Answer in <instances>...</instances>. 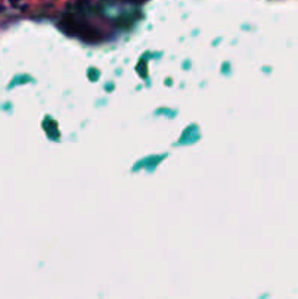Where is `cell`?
I'll return each instance as SVG.
<instances>
[{
  "label": "cell",
  "mask_w": 298,
  "mask_h": 299,
  "mask_svg": "<svg viewBox=\"0 0 298 299\" xmlns=\"http://www.w3.org/2000/svg\"><path fill=\"white\" fill-rule=\"evenodd\" d=\"M18 1H19V0H10V3H12V4H16Z\"/></svg>",
  "instance_id": "cell-1"
}]
</instances>
